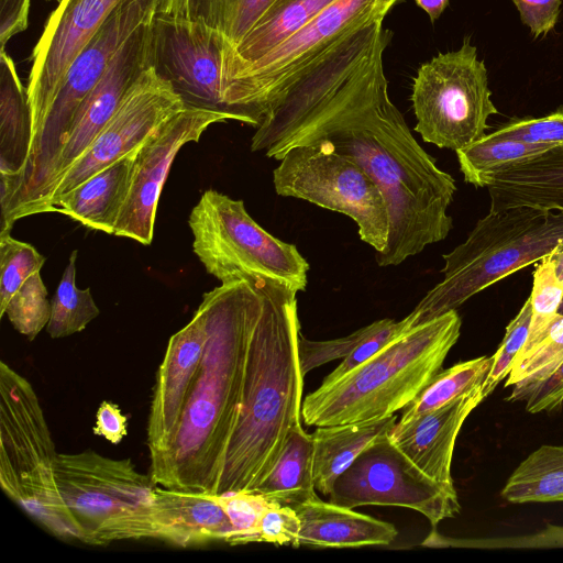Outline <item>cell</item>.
<instances>
[{
    "mask_svg": "<svg viewBox=\"0 0 563 563\" xmlns=\"http://www.w3.org/2000/svg\"><path fill=\"white\" fill-rule=\"evenodd\" d=\"M290 507L317 498L313 483V441L301 423L289 432L275 465L253 490Z\"/></svg>",
    "mask_w": 563,
    "mask_h": 563,
    "instance_id": "cell-28",
    "label": "cell"
},
{
    "mask_svg": "<svg viewBox=\"0 0 563 563\" xmlns=\"http://www.w3.org/2000/svg\"><path fill=\"white\" fill-rule=\"evenodd\" d=\"M218 496L233 527V533L227 543L238 545L258 542L261 519L274 501L250 490L231 492Z\"/></svg>",
    "mask_w": 563,
    "mask_h": 563,
    "instance_id": "cell-38",
    "label": "cell"
},
{
    "mask_svg": "<svg viewBox=\"0 0 563 563\" xmlns=\"http://www.w3.org/2000/svg\"><path fill=\"white\" fill-rule=\"evenodd\" d=\"M523 400L526 410L530 413L561 409L563 407V363L547 379L533 386Z\"/></svg>",
    "mask_w": 563,
    "mask_h": 563,
    "instance_id": "cell-46",
    "label": "cell"
},
{
    "mask_svg": "<svg viewBox=\"0 0 563 563\" xmlns=\"http://www.w3.org/2000/svg\"><path fill=\"white\" fill-rule=\"evenodd\" d=\"M391 37L377 21L335 42L273 99L251 140L253 152L276 158L292 144L323 139L355 159L387 203L388 241L375 256L383 267L449 235L456 191L389 98L383 55Z\"/></svg>",
    "mask_w": 563,
    "mask_h": 563,
    "instance_id": "cell-1",
    "label": "cell"
},
{
    "mask_svg": "<svg viewBox=\"0 0 563 563\" xmlns=\"http://www.w3.org/2000/svg\"><path fill=\"white\" fill-rule=\"evenodd\" d=\"M57 454L32 384L1 361V488L48 532L70 541L76 537V527L57 488Z\"/></svg>",
    "mask_w": 563,
    "mask_h": 563,
    "instance_id": "cell-7",
    "label": "cell"
},
{
    "mask_svg": "<svg viewBox=\"0 0 563 563\" xmlns=\"http://www.w3.org/2000/svg\"><path fill=\"white\" fill-rule=\"evenodd\" d=\"M151 22L140 26L121 45L98 84L78 108L31 216L41 213L57 180L87 151L117 111L129 87L151 66Z\"/></svg>",
    "mask_w": 563,
    "mask_h": 563,
    "instance_id": "cell-18",
    "label": "cell"
},
{
    "mask_svg": "<svg viewBox=\"0 0 563 563\" xmlns=\"http://www.w3.org/2000/svg\"><path fill=\"white\" fill-rule=\"evenodd\" d=\"M500 495L511 504L563 503V444H544L530 453Z\"/></svg>",
    "mask_w": 563,
    "mask_h": 563,
    "instance_id": "cell-30",
    "label": "cell"
},
{
    "mask_svg": "<svg viewBox=\"0 0 563 563\" xmlns=\"http://www.w3.org/2000/svg\"><path fill=\"white\" fill-rule=\"evenodd\" d=\"M57 1L59 2L60 0H57Z\"/></svg>",
    "mask_w": 563,
    "mask_h": 563,
    "instance_id": "cell-52",
    "label": "cell"
},
{
    "mask_svg": "<svg viewBox=\"0 0 563 563\" xmlns=\"http://www.w3.org/2000/svg\"><path fill=\"white\" fill-rule=\"evenodd\" d=\"M126 417L110 401H102L96 413L93 433L112 444L120 443L128 433Z\"/></svg>",
    "mask_w": 563,
    "mask_h": 563,
    "instance_id": "cell-47",
    "label": "cell"
},
{
    "mask_svg": "<svg viewBox=\"0 0 563 563\" xmlns=\"http://www.w3.org/2000/svg\"><path fill=\"white\" fill-rule=\"evenodd\" d=\"M553 147L497 137L488 133L471 145L457 150L456 155L464 180L476 187H487L493 175Z\"/></svg>",
    "mask_w": 563,
    "mask_h": 563,
    "instance_id": "cell-31",
    "label": "cell"
},
{
    "mask_svg": "<svg viewBox=\"0 0 563 563\" xmlns=\"http://www.w3.org/2000/svg\"><path fill=\"white\" fill-rule=\"evenodd\" d=\"M77 251H73L62 275L54 298L46 331L52 339H60L81 332L99 316L90 289L76 286Z\"/></svg>",
    "mask_w": 563,
    "mask_h": 563,
    "instance_id": "cell-33",
    "label": "cell"
},
{
    "mask_svg": "<svg viewBox=\"0 0 563 563\" xmlns=\"http://www.w3.org/2000/svg\"><path fill=\"white\" fill-rule=\"evenodd\" d=\"M31 0H0V43H5L15 34L23 32L29 24Z\"/></svg>",
    "mask_w": 563,
    "mask_h": 563,
    "instance_id": "cell-48",
    "label": "cell"
},
{
    "mask_svg": "<svg viewBox=\"0 0 563 563\" xmlns=\"http://www.w3.org/2000/svg\"><path fill=\"white\" fill-rule=\"evenodd\" d=\"M300 519L297 545L317 548H361L387 545L396 528L386 521L356 512L352 508L313 498L292 507Z\"/></svg>",
    "mask_w": 563,
    "mask_h": 563,
    "instance_id": "cell-22",
    "label": "cell"
},
{
    "mask_svg": "<svg viewBox=\"0 0 563 563\" xmlns=\"http://www.w3.org/2000/svg\"><path fill=\"white\" fill-rule=\"evenodd\" d=\"M40 272L32 275L11 297L4 314L13 328L29 341H33L47 325L52 303Z\"/></svg>",
    "mask_w": 563,
    "mask_h": 563,
    "instance_id": "cell-36",
    "label": "cell"
},
{
    "mask_svg": "<svg viewBox=\"0 0 563 563\" xmlns=\"http://www.w3.org/2000/svg\"><path fill=\"white\" fill-rule=\"evenodd\" d=\"M410 329L412 328L408 316L400 321L382 319L368 324L367 333L363 340L343 358L335 369L324 377L321 385L325 386L336 382Z\"/></svg>",
    "mask_w": 563,
    "mask_h": 563,
    "instance_id": "cell-40",
    "label": "cell"
},
{
    "mask_svg": "<svg viewBox=\"0 0 563 563\" xmlns=\"http://www.w3.org/2000/svg\"><path fill=\"white\" fill-rule=\"evenodd\" d=\"M368 325L339 339L312 341L299 335L298 357L305 377L310 371L338 358L346 357L363 340Z\"/></svg>",
    "mask_w": 563,
    "mask_h": 563,
    "instance_id": "cell-42",
    "label": "cell"
},
{
    "mask_svg": "<svg viewBox=\"0 0 563 563\" xmlns=\"http://www.w3.org/2000/svg\"><path fill=\"white\" fill-rule=\"evenodd\" d=\"M460 547L477 549H550L563 548V526L547 528L525 537L488 538L463 541Z\"/></svg>",
    "mask_w": 563,
    "mask_h": 563,
    "instance_id": "cell-44",
    "label": "cell"
},
{
    "mask_svg": "<svg viewBox=\"0 0 563 563\" xmlns=\"http://www.w3.org/2000/svg\"><path fill=\"white\" fill-rule=\"evenodd\" d=\"M482 386L409 421H398L388 439L428 477L456 492L451 465L456 438L470 413L484 400Z\"/></svg>",
    "mask_w": 563,
    "mask_h": 563,
    "instance_id": "cell-20",
    "label": "cell"
},
{
    "mask_svg": "<svg viewBox=\"0 0 563 563\" xmlns=\"http://www.w3.org/2000/svg\"><path fill=\"white\" fill-rule=\"evenodd\" d=\"M461 324L451 310L405 332L336 382L308 394L301 405L303 422H364L404 409L441 371Z\"/></svg>",
    "mask_w": 563,
    "mask_h": 563,
    "instance_id": "cell-4",
    "label": "cell"
},
{
    "mask_svg": "<svg viewBox=\"0 0 563 563\" xmlns=\"http://www.w3.org/2000/svg\"><path fill=\"white\" fill-rule=\"evenodd\" d=\"M492 366V357L479 356L440 371L402 409L399 421H409L433 411L453 399L483 386Z\"/></svg>",
    "mask_w": 563,
    "mask_h": 563,
    "instance_id": "cell-32",
    "label": "cell"
},
{
    "mask_svg": "<svg viewBox=\"0 0 563 563\" xmlns=\"http://www.w3.org/2000/svg\"><path fill=\"white\" fill-rule=\"evenodd\" d=\"M563 363V316L558 313L543 339L517 358L505 386H514L506 400H523L526 394L547 379Z\"/></svg>",
    "mask_w": 563,
    "mask_h": 563,
    "instance_id": "cell-34",
    "label": "cell"
},
{
    "mask_svg": "<svg viewBox=\"0 0 563 563\" xmlns=\"http://www.w3.org/2000/svg\"><path fill=\"white\" fill-rule=\"evenodd\" d=\"M54 473L80 542L154 539L157 486L130 459H110L92 450L60 453Z\"/></svg>",
    "mask_w": 563,
    "mask_h": 563,
    "instance_id": "cell-8",
    "label": "cell"
},
{
    "mask_svg": "<svg viewBox=\"0 0 563 563\" xmlns=\"http://www.w3.org/2000/svg\"><path fill=\"white\" fill-rule=\"evenodd\" d=\"M558 313H560V314H562V316H563V300H562V302H561V306H560V308H559V312H558Z\"/></svg>",
    "mask_w": 563,
    "mask_h": 563,
    "instance_id": "cell-51",
    "label": "cell"
},
{
    "mask_svg": "<svg viewBox=\"0 0 563 563\" xmlns=\"http://www.w3.org/2000/svg\"><path fill=\"white\" fill-rule=\"evenodd\" d=\"M154 533V539L187 548L228 542L233 527L218 495L157 486Z\"/></svg>",
    "mask_w": 563,
    "mask_h": 563,
    "instance_id": "cell-21",
    "label": "cell"
},
{
    "mask_svg": "<svg viewBox=\"0 0 563 563\" xmlns=\"http://www.w3.org/2000/svg\"><path fill=\"white\" fill-rule=\"evenodd\" d=\"M531 316V301L528 298L517 316L508 323L504 339L492 357V366L482 386L484 398L488 397L497 385L509 375L516 358L527 342Z\"/></svg>",
    "mask_w": 563,
    "mask_h": 563,
    "instance_id": "cell-39",
    "label": "cell"
},
{
    "mask_svg": "<svg viewBox=\"0 0 563 563\" xmlns=\"http://www.w3.org/2000/svg\"><path fill=\"white\" fill-rule=\"evenodd\" d=\"M297 291L264 284L253 331L238 423L216 495L253 492L275 465L290 430L300 423L303 376L299 365Z\"/></svg>",
    "mask_w": 563,
    "mask_h": 563,
    "instance_id": "cell-3",
    "label": "cell"
},
{
    "mask_svg": "<svg viewBox=\"0 0 563 563\" xmlns=\"http://www.w3.org/2000/svg\"><path fill=\"white\" fill-rule=\"evenodd\" d=\"M400 0H335L300 30L234 75L223 99L235 121L258 126L272 100L310 63L351 32L377 21Z\"/></svg>",
    "mask_w": 563,
    "mask_h": 563,
    "instance_id": "cell-11",
    "label": "cell"
},
{
    "mask_svg": "<svg viewBox=\"0 0 563 563\" xmlns=\"http://www.w3.org/2000/svg\"><path fill=\"white\" fill-rule=\"evenodd\" d=\"M521 22L533 37L547 35L554 29L561 12L562 0H511Z\"/></svg>",
    "mask_w": 563,
    "mask_h": 563,
    "instance_id": "cell-45",
    "label": "cell"
},
{
    "mask_svg": "<svg viewBox=\"0 0 563 563\" xmlns=\"http://www.w3.org/2000/svg\"><path fill=\"white\" fill-rule=\"evenodd\" d=\"M430 18L431 22L437 21L449 5V0H415Z\"/></svg>",
    "mask_w": 563,
    "mask_h": 563,
    "instance_id": "cell-50",
    "label": "cell"
},
{
    "mask_svg": "<svg viewBox=\"0 0 563 563\" xmlns=\"http://www.w3.org/2000/svg\"><path fill=\"white\" fill-rule=\"evenodd\" d=\"M238 279L203 294L206 341L174 435L150 477L159 487L216 495L238 423L264 284Z\"/></svg>",
    "mask_w": 563,
    "mask_h": 563,
    "instance_id": "cell-2",
    "label": "cell"
},
{
    "mask_svg": "<svg viewBox=\"0 0 563 563\" xmlns=\"http://www.w3.org/2000/svg\"><path fill=\"white\" fill-rule=\"evenodd\" d=\"M227 120L233 119L219 111L185 108L150 133L134 153L129 192L113 235L152 243L159 196L177 153L198 142L210 125Z\"/></svg>",
    "mask_w": 563,
    "mask_h": 563,
    "instance_id": "cell-16",
    "label": "cell"
},
{
    "mask_svg": "<svg viewBox=\"0 0 563 563\" xmlns=\"http://www.w3.org/2000/svg\"><path fill=\"white\" fill-rule=\"evenodd\" d=\"M489 211L529 207L563 211V145L489 178Z\"/></svg>",
    "mask_w": 563,
    "mask_h": 563,
    "instance_id": "cell-23",
    "label": "cell"
},
{
    "mask_svg": "<svg viewBox=\"0 0 563 563\" xmlns=\"http://www.w3.org/2000/svg\"><path fill=\"white\" fill-rule=\"evenodd\" d=\"M45 257L25 242L0 233V317L15 291L34 274L38 273Z\"/></svg>",
    "mask_w": 563,
    "mask_h": 563,
    "instance_id": "cell-35",
    "label": "cell"
},
{
    "mask_svg": "<svg viewBox=\"0 0 563 563\" xmlns=\"http://www.w3.org/2000/svg\"><path fill=\"white\" fill-rule=\"evenodd\" d=\"M205 341V314L198 307L190 321L169 339L156 373L146 428L150 463L161 456L174 435Z\"/></svg>",
    "mask_w": 563,
    "mask_h": 563,
    "instance_id": "cell-19",
    "label": "cell"
},
{
    "mask_svg": "<svg viewBox=\"0 0 563 563\" xmlns=\"http://www.w3.org/2000/svg\"><path fill=\"white\" fill-rule=\"evenodd\" d=\"M277 195L302 199L350 217L363 242L380 253L388 241L389 212L385 197L367 172L323 139L292 144L276 158Z\"/></svg>",
    "mask_w": 563,
    "mask_h": 563,
    "instance_id": "cell-10",
    "label": "cell"
},
{
    "mask_svg": "<svg viewBox=\"0 0 563 563\" xmlns=\"http://www.w3.org/2000/svg\"><path fill=\"white\" fill-rule=\"evenodd\" d=\"M494 136L550 146L563 145V107L540 118L512 119L492 132Z\"/></svg>",
    "mask_w": 563,
    "mask_h": 563,
    "instance_id": "cell-41",
    "label": "cell"
},
{
    "mask_svg": "<svg viewBox=\"0 0 563 563\" xmlns=\"http://www.w3.org/2000/svg\"><path fill=\"white\" fill-rule=\"evenodd\" d=\"M333 1L274 0L241 42L224 51L223 89L234 75L286 41Z\"/></svg>",
    "mask_w": 563,
    "mask_h": 563,
    "instance_id": "cell-25",
    "label": "cell"
},
{
    "mask_svg": "<svg viewBox=\"0 0 563 563\" xmlns=\"http://www.w3.org/2000/svg\"><path fill=\"white\" fill-rule=\"evenodd\" d=\"M396 422L393 415L378 420L317 427L311 434L316 490L329 497L335 479L364 450L387 437Z\"/></svg>",
    "mask_w": 563,
    "mask_h": 563,
    "instance_id": "cell-27",
    "label": "cell"
},
{
    "mask_svg": "<svg viewBox=\"0 0 563 563\" xmlns=\"http://www.w3.org/2000/svg\"><path fill=\"white\" fill-rule=\"evenodd\" d=\"M188 224L194 253L221 283L268 280L297 292L306 289L307 261L295 244L273 236L254 221L243 200L208 189L192 208Z\"/></svg>",
    "mask_w": 563,
    "mask_h": 563,
    "instance_id": "cell-9",
    "label": "cell"
},
{
    "mask_svg": "<svg viewBox=\"0 0 563 563\" xmlns=\"http://www.w3.org/2000/svg\"><path fill=\"white\" fill-rule=\"evenodd\" d=\"M542 260L550 265L556 280L563 285V238Z\"/></svg>",
    "mask_w": 563,
    "mask_h": 563,
    "instance_id": "cell-49",
    "label": "cell"
},
{
    "mask_svg": "<svg viewBox=\"0 0 563 563\" xmlns=\"http://www.w3.org/2000/svg\"><path fill=\"white\" fill-rule=\"evenodd\" d=\"M529 298L532 309L529 334L517 358L528 353L543 339L563 300V285L556 280L552 268L543 260L533 273V286Z\"/></svg>",
    "mask_w": 563,
    "mask_h": 563,
    "instance_id": "cell-37",
    "label": "cell"
},
{
    "mask_svg": "<svg viewBox=\"0 0 563 563\" xmlns=\"http://www.w3.org/2000/svg\"><path fill=\"white\" fill-rule=\"evenodd\" d=\"M121 0H60L32 53L26 87L35 142L64 76ZM30 146V148H31Z\"/></svg>",
    "mask_w": 563,
    "mask_h": 563,
    "instance_id": "cell-17",
    "label": "cell"
},
{
    "mask_svg": "<svg viewBox=\"0 0 563 563\" xmlns=\"http://www.w3.org/2000/svg\"><path fill=\"white\" fill-rule=\"evenodd\" d=\"M186 108L172 85L147 67L124 93L117 111L87 151L57 180L41 213L55 199L134 152L162 122Z\"/></svg>",
    "mask_w": 563,
    "mask_h": 563,
    "instance_id": "cell-15",
    "label": "cell"
},
{
    "mask_svg": "<svg viewBox=\"0 0 563 563\" xmlns=\"http://www.w3.org/2000/svg\"><path fill=\"white\" fill-rule=\"evenodd\" d=\"M300 519L296 510L286 505L272 504L264 512L258 531V542L298 547Z\"/></svg>",
    "mask_w": 563,
    "mask_h": 563,
    "instance_id": "cell-43",
    "label": "cell"
},
{
    "mask_svg": "<svg viewBox=\"0 0 563 563\" xmlns=\"http://www.w3.org/2000/svg\"><path fill=\"white\" fill-rule=\"evenodd\" d=\"M135 151L55 199L52 212L63 213L88 229L113 234L129 192Z\"/></svg>",
    "mask_w": 563,
    "mask_h": 563,
    "instance_id": "cell-24",
    "label": "cell"
},
{
    "mask_svg": "<svg viewBox=\"0 0 563 563\" xmlns=\"http://www.w3.org/2000/svg\"><path fill=\"white\" fill-rule=\"evenodd\" d=\"M32 119L27 90L14 62L0 51V189L23 172L31 146Z\"/></svg>",
    "mask_w": 563,
    "mask_h": 563,
    "instance_id": "cell-26",
    "label": "cell"
},
{
    "mask_svg": "<svg viewBox=\"0 0 563 563\" xmlns=\"http://www.w3.org/2000/svg\"><path fill=\"white\" fill-rule=\"evenodd\" d=\"M159 0H121L74 58L30 148L21 175L0 190L1 224L12 227L31 212L41 197L76 112L98 84L121 45L151 21Z\"/></svg>",
    "mask_w": 563,
    "mask_h": 563,
    "instance_id": "cell-6",
    "label": "cell"
},
{
    "mask_svg": "<svg viewBox=\"0 0 563 563\" xmlns=\"http://www.w3.org/2000/svg\"><path fill=\"white\" fill-rule=\"evenodd\" d=\"M274 0H159L157 12L206 23L234 48Z\"/></svg>",
    "mask_w": 563,
    "mask_h": 563,
    "instance_id": "cell-29",
    "label": "cell"
},
{
    "mask_svg": "<svg viewBox=\"0 0 563 563\" xmlns=\"http://www.w3.org/2000/svg\"><path fill=\"white\" fill-rule=\"evenodd\" d=\"M415 131L440 148L461 150L486 134L499 111L492 100L487 69L468 36L459 49L423 63L412 82Z\"/></svg>",
    "mask_w": 563,
    "mask_h": 563,
    "instance_id": "cell-12",
    "label": "cell"
},
{
    "mask_svg": "<svg viewBox=\"0 0 563 563\" xmlns=\"http://www.w3.org/2000/svg\"><path fill=\"white\" fill-rule=\"evenodd\" d=\"M223 36L206 23L155 12L150 25V63L186 108L229 112L223 100Z\"/></svg>",
    "mask_w": 563,
    "mask_h": 563,
    "instance_id": "cell-14",
    "label": "cell"
},
{
    "mask_svg": "<svg viewBox=\"0 0 563 563\" xmlns=\"http://www.w3.org/2000/svg\"><path fill=\"white\" fill-rule=\"evenodd\" d=\"M329 500L352 509L367 505L410 508L433 528L461 509L456 492L428 477L388 435L364 450L335 479Z\"/></svg>",
    "mask_w": 563,
    "mask_h": 563,
    "instance_id": "cell-13",
    "label": "cell"
},
{
    "mask_svg": "<svg viewBox=\"0 0 563 563\" xmlns=\"http://www.w3.org/2000/svg\"><path fill=\"white\" fill-rule=\"evenodd\" d=\"M562 238L563 211H489L463 243L443 255V278L408 314L411 328L456 310L477 292L541 261Z\"/></svg>",
    "mask_w": 563,
    "mask_h": 563,
    "instance_id": "cell-5",
    "label": "cell"
}]
</instances>
